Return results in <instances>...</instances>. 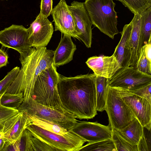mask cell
Listing matches in <instances>:
<instances>
[{
	"label": "cell",
	"mask_w": 151,
	"mask_h": 151,
	"mask_svg": "<svg viewBox=\"0 0 151 151\" xmlns=\"http://www.w3.org/2000/svg\"><path fill=\"white\" fill-rule=\"evenodd\" d=\"M94 73L74 77L60 76L58 89L62 106L76 118L89 119L97 114Z\"/></svg>",
	"instance_id": "6da1fadb"
},
{
	"label": "cell",
	"mask_w": 151,
	"mask_h": 151,
	"mask_svg": "<svg viewBox=\"0 0 151 151\" xmlns=\"http://www.w3.org/2000/svg\"><path fill=\"white\" fill-rule=\"evenodd\" d=\"M54 51L46 47H32L20 56L22 66L16 77L6 92L12 94L23 93L24 100L32 97L34 84L41 72L53 64Z\"/></svg>",
	"instance_id": "7a4b0ae2"
},
{
	"label": "cell",
	"mask_w": 151,
	"mask_h": 151,
	"mask_svg": "<svg viewBox=\"0 0 151 151\" xmlns=\"http://www.w3.org/2000/svg\"><path fill=\"white\" fill-rule=\"evenodd\" d=\"M95 27L112 39L118 34L117 16L113 0H85L84 3Z\"/></svg>",
	"instance_id": "3957f363"
},
{
	"label": "cell",
	"mask_w": 151,
	"mask_h": 151,
	"mask_svg": "<svg viewBox=\"0 0 151 151\" xmlns=\"http://www.w3.org/2000/svg\"><path fill=\"white\" fill-rule=\"evenodd\" d=\"M28 115L51 121L70 131L78 122L76 117L62 106H52L40 104L32 97L23 101L17 109Z\"/></svg>",
	"instance_id": "277c9868"
},
{
	"label": "cell",
	"mask_w": 151,
	"mask_h": 151,
	"mask_svg": "<svg viewBox=\"0 0 151 151\" xmlns=\"http://www.w3.org/2000/svg\"><path fill=\"white\" fill-rule=\"evenodd\" d=\"M60 76L53 64L43 70L35 81L32 98L42 105L52 106H62L57 87Z\"/></svg>",
	"instance_id": "5b68a950"
},
{
	"label": "cell",
	"mask_w": 151,
	"mask_h": 151,
	"mask_svg": "<svg viewBox=\"0 0 151 151\" xmlns=\"http://www.w3.org/2000/svg\"><path fill=\"white\" fill-rule=\"evenodd\" d=\"M111 129L120 130L129 124L135 117L119 96L116 88L109 86L105 110Z\"/></svg>",
	"instance_id": "8992f818"
},
{
	"label": "cell",
	"mask_w": 151,
	"mask_h": 151,
	"mask_svg": "<svg viewBox=\"0 0 151 151\" xmlns=\"http://www.w3.org/2000/svg\"><path fill=\"white\" fill-rule=\"evenodd\" d=\"M151 83V75L128 66L119 69L110 78L109 85L128 90L139 89Z\"/></svg>",
	"instance_id": "52a82bcc"
},
{
	"label": "cell",
	"mask_w": 151,
	"mask_h": 151,
	"mask_svg": "<svg viewBox=\"0 0 151 151\" xmlns=\"http://www.w3.org/2000/svg\"><path fill=\"white\" fill-rule=\"evenodd\" d=\"M26 128L31 132L33 136L45 142L60 151H78L86 142L81 137L67 138L30 123L27 125Z\"/></svg>",
	"instance_id": "ba28073f"
},
{
	"label": "cell",
	"mask_w": 151,
	"mask_h": 151,
	"mask_svg": "<svg viewBox=\"0 0 151 151\" xmlns=\"http://www.w3.org/2000/svg\"><path fill=\"white\" fill-rule=\"evenodd\" d=\"M115 88L122 100L142 126L150 130L151 103L145 98L133 93L128 90Z\"/></svg>",
	"instance_id": "9c48e42d"
},
{
	"label": "cell",
	"mask_w": 151,
	"mask_h": 151,
	"mask_svg": "<svg viewBox=\"0 0 151 151\" xmlns=\"http://www.w3.org/2000/svg\"><path fill=\"white\" fill-rule=\"evenodd\" d=\"M0 44L17 51L22 55L32 46L27 29L22 25L12 24L0 31Z\"/></svg>",
	"instance_id": "30bf717a"
},
{
	"label": "cell",
	"mask_w": 151,
	"mask_h": 151,
	"mask_svg": "<svg viewBox=\"0 0 151 151\" xmlns=\"http://www.w3.org/2000/svg\"><path fill=\"white\" fill-rule=\"evenodd\" d=\"M68 8L73 17L78 34V39L88 48L91 47L92 24L84 3L73 1Z\"/></svg>",
	"instance_id": "8fae6325"
},
{
	"label": "cell",
	"mask_w": 151,
	"mask_h": 151,
	"mask_svg": "<svg viewBox=\"0 0 151 151\" xmlns=\"http://www.w3.org/2000/svg\"><path fill=\"white\" fill-rule=\"evenodd\" d=\"M54 22L55 31H59L63 35L78 39L77 32L73 16L65 0H60L51 12Z\"/></svg>",
	"instance_id": "7c38bea8"
},
{
	"label": "cell",
	"mask_w": 151,
	"mask_h": 151,
	"mask_svg": "<svg viewBox=\"0 0 151 151\" xmlns=\"http://www.w3.org/2000/svg\"><path fill=\"white\" fill-rule=\"evenodd\" d=\"M29 39L32 47L46 46L50 41L53 33V27L47 17L39 13L27 28Z\"/></svg>",
	"instance_id": "4fadbf2b"
},
{
	"label": "cell",
	"mask_w": 151,
	"mask_h": 151,
	"mask_svg": "<svg viewBox=\"0 0 151 151\" xmlns=\"http://www.w3.org/2000/svg\"><path fill=\"white\" fill-rule=\"evenodd\" d=\"M70 131L75 133L88 142L111 139L112 130L109 124L106 126L97 122H77Z\"/></svg>",
	"instance_id": "5bb4252c"
},
{
	"label": "cell",
	"mask_w": 151,
	"mask_h": 151,
	"mask_svg": "<svg viewBox=\"0 0 151 151\" xmlns=\"http://www.w3.org/2000/svg\"><path fill=\"white\" fill-rule=\"evenodd\" d=\"M86 63L96 75L108 79L110 78L121 68L113 55L110 56L91 57L88 59Z\"/></svg>",
	"instance_id": "9a60e30c"
},
{
	"label": "cell",
	"mask_w": 151,
	"mask_h": 151,
	"mask_svg": "<svg viewBox=\"0 0 151 151\" xmlns=\"http://www.w3.org/2000/svg\"><path fill=\"white\" fill-rule=\"evenodd\" d=\"M20 112L6 122L2 132L4 137L11 142L16 141L30 122L27 114L23 111Z\"/></svg>",
	"instance_id": "2e32d148"
},
{
	"label": "cell",
	"mask_w": 151,
	"mask_h": 151,
	"mask_svg": "<svg viewBox=\"0 0 151 151\" xmlns=\"http://www.w3.org/2000/svg\"><path fill=\"white\" fill-rule=\"evenodd\" d=\"M76 46L71 37L63 35L56 49L54 51L53 64L56 67L63 65L73 59Z\"/></svg>",
	"instance_id": "e0dca14e"
},
{
	"label": "cell",
	"mask_w": 151,
	"mask_h": 151,
	"mask_svg": "<svg viewBox=\"0 0 151 151\" xmlns=\"http://www.w3.org/2000/svg\"><path fill=\"white\" fill-rule=\"evenodd\" d=\"M132 29L131 22L124 25L121 32L120 41L113 54L118 61L121 68L128 66L130 58L129 40Z\"/></svg>",
	"instance_id": "ac0fdd59"
},
{
	"label": "cell",
	"mask_w": 151,
	"mask_h": 151,
	"mask_svg": "<svg viewBox=\"0 0 151 151\" xmlns=\"http://www.w3.org/2000/svg\"><path fill=\"white\" fill-rule=\"evenodd\" d=\"M141 17L140 14H134V17L131 21L132 29L129 40L130 58L128 66L135 68L138 58V49L140 38Z\"/></svg>",
	"instance_id": "d6986e66"
},
{
	"label": "cell",
	"mask_w": 151,
	"mask_h": 151,
	"mask_svg": "<svg viewBox=\"0 0 151 151\" xmlns=\"http://www.w3.org/2000/svg\"><path fill=\"white\" fill-rule=\"evenodd\" d=\"M30 123L36 125L49 131L63 136L71 138H79L81 137L68 130L59 125L50 121L38 117L28 115Z\"/></svg>",
	"instance_id": "ffe728a7"
},
{
	"label": "cell",
	"mask_w": 151,
	"mask_h": 151,
	"mask_svg": "<svg viewBox=\"0 0 151 151\" xmlns=\"http://www.w3.org/2000/svg\"><path fill=\"white\" fill-rule=\"evenodd\" d=\"M143 127L135 118L127 126L117 131L130 143L137 145L142 135Z\"/></svg>",
	"instance_id": "44dd1931"
},
{
	"label": "cell",
	"mask_w": 151,
	"mask_h": 151,
	"mask_svg": "<svg viewBox=\"0 0 151 151\" xmlns=\"http://www.w3.org/2000/svg\"><path fill=\"white\" fill-rule=\"evenodd\" d=\"M140 14L141 17L140 38L138 49V58L142 47L151 41V6Z\"/></svg>",
	"instance_id": "7402d4cb"
},
{
	"label": "cell",
	"mask_w": 151,
	"mask_h": 151,
	"mask_svg": "<svg viewBox=\"0 0 151 151\" xmlns=\"http://www.w3.org/2000/svg\"><path fill=\"white\" fill-rule=\"evenodd\" d=\"M109 79L96 76V109L97 111L102 112L105 110L109 87Z\"/></svg>",
	"instance_id": "603a6c76"
},
{
	"label": "cell",
	"mask_w": 151,
	"mask_h": 151,
	"mask_svg": "<svg viewBox=\"0 0 151 151\" xmlns=\"http://www.w3.org/2000/svg\"><path fill=\"white\" fill-rule=\"evenodd\" d=\"M116 151L111 139H106L93 142H88L83 146L78 151Z\"/></svg>",
	"instance_id": "cb8c5ba5"
},
{
	"label": "cell",
	"mask_w": 151,
	"mask_h": 151,
	"mask_svg": "<svg viewBox=\"0 0 151 151\" xmlns=\"http://www.w3.org/2000/svg\"><path fill=\"white\" fill-rule=\"evenodd\" d=\"M121 2L134 14H140L151 6V0H116Z\"/></svg>",
	"instance_id": "d4e9b609"
},
{
	"label": "cell",
	"mask_w": 151,
	"mask_h": 151,
	"mask_svg": "<svg viewBox=\"0 0 151 151\" xmlns=\"http://www.w3.org/2000/svg\"><path fill=\"white\" fill-rule=\"evenodd\" d=\"M111 129V139L116 151H138L137 145H133L130 143L122 137L116 130Z\"/></svg>",
	"instance_id": "484cf974"
},
{
	"label": "cell",
	"mask_w": 151,
	"mask_h": 151,
	"mask_svg": "<svg viewBox=\"0 0 151 151\" xmlns=\"http://www.w3.org/2000/svg\"><path fill=\"white\" fill-rule=\"evenodd\" d=\"M33 136L30 131L25 129L15 142L17 151H34L32 141Z\"/></svg>",
	"instance_id": "4316f807"
},
{
	"label": "cell",
	"mask_w": 151,
	"mask_h": 151,
	"mask_svg": "<svg viewBox=\"0 0 151 151\" xmlns=\"http://www.w3.org/2000/svg\"><path fill=\"white\" fill-rule=\"evenodd\" d=\"M23 100V96L22 93L12 94L5 93L0 99V103L4 106L17 109Z\"/></svg>",
	"instance_id": "83f0119b"
},
{
	"label": "cell",
	"mask_w": 151,
	"mask_h": 151,
	"mask_svg": "<svg viewBox=\"0 0 151 151\" xmlns=\"http://www.w3.org/2000/svg\"><path fill=\"white\" fill-rule=\"evenodd\" d=\"M20 69L19 67L18 66L14 67L0 81V100L2 96L6 92L7 89L16 77Z\"/></svg>",
	"instance_id": "f1b7e54d"
},
{
	"label": "cell",
	"mask_w": 151,
	"mask_h": 151,
	"mask_svg": "<svg viewBox=\"0 0 151 151\" xmlns=\"http://www.w3.org/2000/svg\"><path fill=\"white\" fill-rule=\"evenodd\" d=\"M20 113L17 109L2 105L0 100V132L3 131L6 122Z\"/></svg>",
	"instance_id": "f546056e"
},
{
	"label": "cell",
	"mask_w": 151,
	"mask_h": 151,
	"mask_svg": "<svg viewBox=\"0 0 151 151\" xmlns=\"http://www.w3.org/2000/svg\"><path fill=\"white\" fill-rule=\"evenodd\" d=\"M151 62H150L146 57L144 45L141 48L135 68L141 72L151 75Z\"/></svg>",
	"instance_id": "4dcf8cb0"
},
{
	"label": "cell",
	"mask_w": 151,
	"mask_h": 151,
	"mask_svg": "<svg viewBox=\"0 0 151 151\" xmlns=\"http://www.w3.org/2000/svg\"><path fill=\"white\" fill-rule=\"evenodd\" d=\"M32 141L34 151H60L35 137L33 136L32 137Z\"/></svg>",
	"instance_id": "1f68e13d"
},
{
	"label": "cell",
	"mask_w": 151,
	"mask_h": 151,
	"mask_svg": "<svg viewBox=\"0 0 151 151\" xmlns=\"http://www.w3.org/2000/svg\"><path fill=\"white\" fill-rule=\"evenodd\" d=\"M129 91L134 94L145 98L151 103V83L138 89Z\"/></svg>",
	"instance_id": "d6a6232c"
},
{
	"label": "cell",
	"mask_w": 151,
	"mask_h": 151,
	"mask_svg": "<svg viewBox=\"0 0 151 151\" xmlns=\"http://www.w3.org/2000/svg\"><path fill=\"white\" fill-rule=\"evenodd\" d=\"M52 0H41L40 12L43 16L47 17L52 9Z\"/></svg>",
	"instance_id": "836d02e7"
},
{
	"label": "cell",
	"mask_w": 151,
	"mask_h": 151,
	"mask_svg": "<svg viewBox=\"0 0 151 151\" xmlns=\"http://www.w3.org/2000/svg\"><path fill=\"white\" fill-rule=\"evenodd\" d=\"M9 57L7 53L0 48V68L6 66L8 63Z\"/></svg>",
	"instance_id": "e575fe53"
},
{
	"label": "cell",
	"mask_w": 151,
	"mask_h": 151,
	"mask_svg": "<svg viewBox=\"0 0 151 151\" xmlns=\"http://www.w3.org/2000/svg\"><path fill=\"white\" fill-rule=\"evenodd\" d=\"M1 151H17L15 142H11L7 139Z\"/></svg>",
	"instance_id": "d590c367"
},
{
	"label": "cell",
	"mask_w": 151,
	"mask_h": 151,
	"mask_svg": "<svg viewBox=\"0 0 151 151\" xmlns=\"http://www.w3.org/2000/svg\"><path fill=\"white\" fill-rule=\"evenodd\" d=\"M145 53L147 58L151 62V41L144 45Z\"/></svg>",
	"instance_id": "8d00e7d4"
},
{
	"label": "cell",
	"mask_w": 151,
	"mask_h": 151,
	"mask_svg": "<svg viewBox=\"0 0 151 151\" xmlns=\"http://www.w3.org/2000/svg\"><path fill=\"white\" fill-rule=\"evenodd\" d=\"M7 139L3 137L0 138V151H1Z\"/></svg>",
	"instance_id": "74e56055"
},
{
	"label": "cell",
	"mask_w": 151,
	"mask_h": 151,
	"mask_svg": "<svg viewBox=\"0 0 151 151\" xmlns=\"http://www.w3.org/2000/svg\"><path fill=\"white\" fill-rule=\"evenodd\" d=\"M4 133L2 132H0V138L4 137Z\"/></svg>",
	"instance_id": "f35d334b"
}]
</instances>
